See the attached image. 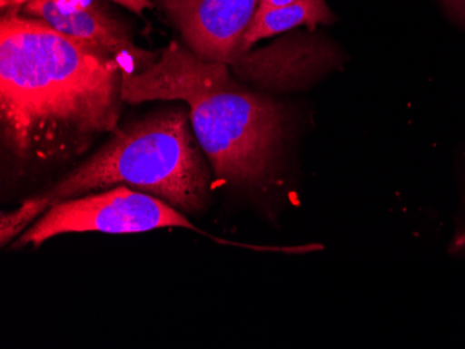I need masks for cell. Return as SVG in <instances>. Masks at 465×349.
I'll return each instance as SVG.
<instances>
[{
    "instance_id": "cell-1",
    "label": "cell",
    "mask_w": 465,
    "mask_h": 349,
    "mask_svg": "<svg viewBox=\"0 0 465 349\" xmlns=\"http://www.w3.org/2000/svg\"><path fill=\"white\" fill-rule=\"evenodd\" d=\"M123 70L108 52L7 12L0 22V121L21 163L69 160L119 127Z\"/></svg>"
},
{
    "instance_id": "cell-2",
    "label": "cell",
    "mask_w": 465,
    "mask_h": 349,
    "mask_svg": "<svg viewBox=\"0 0 465 349\" xmlns=\"http://www.w3.org/2000/svg\"><path fill=\"white\" fill-rule=\"evenodd\" d=\"M123 101H183L201 150L222 184L260 189L273 179L286 134L278 102L242 87L230 66L172 41L151 66L123 70Z\"/></svg>"
},
{
    "instance_id": "cell-3",
    "label": "cell",
    "mask_w": 465,
    "mask_h": 349,
    "mask_svg": "<svg viewBox=\"0 0 465 349\" xmlns=\"http://www.w3.org/2000/svg\"><path fill=\"white\" fill-rule=\"evenodd\" d=\"M190 114L163 109L117 129L109 142L56 184L0 215V245L7 247L57 203L94 191L129 187L185 212L203 209L208 170L193 137Z\"/></svg>"
},
{
    "instance_id": "cell-4",
    "label": "cell",
    "mask_w": 465,
    "mask_h": 349,
    "mask_svg": "<svg viewBox=\"0 0 465 349\" xmlns=\"http://www.w3.org/2000/svg\"><path fill=\"white\" fill-rule=\"evenodd\" d=\"M166 228L197 230L177 208L161 198L122 186L57 203L17 237L12 247L38 248L62 234H137Z\"/></svg>"
},
{
    "instance_id": "cell-5",
    "label": "cell",
    "mask_w": 465,
    "mask_h": 349,
    "mask_svg": "<svg viewBox=\"0 0 465 349\" xmlns=\"http://www.w3.org/2000/svg\"><path fill=\"white\" fill-rule=\"evenodd\" d=\"M190 51L232 66L245 53V35L261 0H155Z\"/></svg>"
},
{
    "instance_id": "cell-6",
    "label": "cell",
    "mask_w": 465,
    "mask_h": 349,
    "mask_svg": "<svg viewBox=\"0 0 465 349\" xmlns=\"http://www.w3.org/2000/svg\"><path fill=\"white\" fill-rule=\"evenodd\" d=\"M23 10L59 33L99 46L117 60L119 57L130 60L140 72L151 66L159 57L153 52L137 48L127 30L111 15L102 12L95 4L87 10L64 13L57 9L54 0H30Z\"/></svg>"
},
{
    "instance_id": "cell-7",
    "label": "cell",
    "mask_w": 465,
    "mask_h": 349,
    "mask_svg": "<svg viewBox=\"0 0 465 349\" xmlns=\"http://www.w3.org/2000/svg\"><path fill=\"white\" fill-rule=\"evenodd\" d=\"M334 15L326 0H295L289 6L258 12L245 35V51L261 39L307 25L313 30L318 24H331Z\"/></svg>"
},
{
    "instance_id": "cell-8",
    "label": "cell",
    "mask_w": 465,
    "mask_h": 349,
    "mask_svg": "<svg viewBox=\"0 0 465 349\" xmlns=\"http://www.w3.org/2000/svg\"><path fill=\"white\" fill-rule=\"evenodd\" d=\"M60 12L74 13L93 6L94 0H54Z\"/></svg>"
},
{
    "instance_id": "cell-9",
    "label": "cell",
    "mask_w": 465,
    "mask_h": 349,
    "mask_svg": "<svg viewBox=\"0 0 465 349\" xmlns=\"http://www.w3.org/2000/svg\"><path fill=\"white\" fill-rule=\"evenodd\" d=\"M116 4L122 5L125 9L132 10L135 15H143V10L153 9L155 6V2L153 0H114Z\"/></svg>"
},
{
    "instance_id": "cell-10",
    "label": "cell",
    "mask_w": 465,
    "mask_h": 349,
    "mask_svg": "<svg viewBox=\"0 0 465 349\" xmlns=\"http://www.w3.org/2000/svg\"><path fill=\"white\" fill-rule=\"evenodd\" d=\"M443 5L456 20L465 24V0H443Z\"/></svg>"
},
{
    "instance_id": "cell-11",
    "label": "cell",
    "mask_w": 465,
    "mask_h": 349,
    "mask_svg": "<svg viewBox=\"0 0 465 349\" xmlns=\"http://www.w3.org/2000/svg\"><path fill=\"white\" fill-rule=\"evenodd\" d=\"M294 2L295 0H261L260 9H258V12L289 6V5L294 4Z\"/></svg>"
},
{
    "instance_id": "cell-12",
    "label": "cell",
    "mask_w": 465,
    "mask_h": 349,
    "mask_svg": "<svg viewBox=\"0 0 465 349\" xmlns=\"http://www.w3.org/2000/svg\"><path fill=\"white\" fill-rule=\"evenodd\" d=\"M30 0H0V6L4 10H9V12H18L21 7H25Z\"/></svg>"
}]
</instances>
